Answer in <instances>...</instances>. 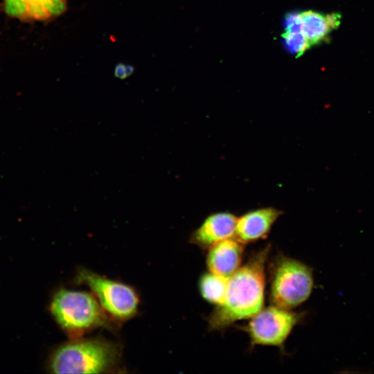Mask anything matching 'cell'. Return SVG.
I'll return each mask as SVG.
<instances>
[{
    "label": "cell",
    "mask_w": 374,
    "mask_h": 374,
    "mask_svg": "<svg viewBox=\"0 0 374 374\" xmlns=\"http://www.w3.org/2000/svg\"><path fill=\"white\" fill-rule=\"evenodd\" d=\"M267 246L251 257L229 279L225 299L208 318L211 329H223L233 323L251 318L264 301L265 267L269 253Z\"/></svg>",
    "instance_id": "obj_1"
},
{
    "label": "cell",
    "mask_w": 374,
    "mask_h": 374,
    "mask_svg": "<svg viewBox=\"0 0 374 374\" xmlns=\"http://www.w3.org/2000/svg\"><path fill=\"white\" fill-rule=\"evenodd\" d=\"M119 345L103 338H77L62 344L50 355L47 368L53 373H102L119 363Z\"/></svg>",
    "instance_id": "obj_2"
},
{
    "label": "cell",
    "mask_w": 374,
    "mask_h": 374,
    "mask_svg": "<svg viewBox=\"0 0 374 374\" xmlns=\"http://www.w3.org/2000/svg\"><path fill=\"white\" fill-rule=\"evenodd\" d=\"M48 310L71 339L99 328L114 330L113 321L92 293L60 288L53 294Z\"/></svg>",
    "instance_id": "obj_3"
},
{
    "label": "cell",
    "mask_w": 374,
    "mask_h": 374,
    "mask_svg": "<svg viewBox=\"0 0 374 374\" xmlns=\"http://www.w3.org/2000/svg\"><path fill=\"white\" fill-rule=\"evenodd\" d=\"M270 299L274 305L291 310L310 296L313 285L311 268L285 256H278L273 264Z\"/></svg>",
    "instance_id": "obj_4"
},
{
    "label": "cell",
    "mask_w": 374,
    "mask_h": 374,
    "mask_svg": "<svg viewBox=\"0 0 374 374\" xmlns=\"http://www.w3.org/2000/svg\"><path fill=\"white\" fill-rule=\"evenodd\" d=\"M75 281L87 285L91 290L112 321L123 322L136 314L139 298L132 286L84 268L78 270Z\"/></svg>",
    "instance_id": "obj_5"
},
{
    "label": "cell",
    "mask_w": 374,
    "mask_h": 374,
    "mask_svg": "<svg viewBox=\"0 0 374 374\" xmlns=\"http://www.w3.org/2000/svg\"><path fill=\"white\" fill-rule=\"evenodd\" d=\"M302 314L272 305L262 309L251 317L244 330L249 334L251 345L274 346L282 348Z\"/></svg>",
    "instance_id": "obj_6"
},
{
    "label": "cell",
    "mask_w": 374,
    "mask_h": 374,
    "mask_svg": "<svg viewBox=\"0 0 374 374\" xmlns=\"http://www.w3.org/2000/svg\"><path fill=\"white\" fill-rule=\"evenodd\" d=\"M4 12L24 21H48L64 14L67 0H3Z\"/></svg>",
    "instance_id": "obj_7"
},
{
    "label": "cell",
    "mask_w": 374,
    "mask_h": 374,
    "mask_svg": "<svg viewBox=\"0 0 374 374\" xmlns=\"http://www.w3.org/2000/svg\"><path fill=\"white\" fill-rule=\"evenodd\" d=\"M282 214L280 210L274 207L247 212L237 218L234 238L244 244L263 239Z\"/></svg>",
    "instance_id": "obj_8"
},
{
    "label": "cell",
    "mask_w": 374,
    "mask_h": 374,
    "mask_svg": "<svg viewBox=\"0 0 374 374\" xmlns=\"http://www.w3.org/2000/svg\"><path fill=\"white\" fill-rule=\"evenodd\" d=\"M237 217L229 212L209 215L191 234V243L209 249L215 243L234 237Z\"/></svg>",
    "instance_id": "obj_9"
},
{
    "label": "cell",
    "mask_w": 374,
    "mask_h": 374,
    "mask_svg": "<svg viewBox=\"0 0 374 374\" xmlns=\"http://www.w3.org/2000/svg\"><path fill=\"white\" fill-rule=\"evenodd\" d=\"M243 250L244 244L234 237L215 243L207 254L209 271L229 280L240 267Z\"/></svg>",
    "instance_id": "obj_10"
},
{
    "label": "cell",
    "mask_w": 374,
    "mask_h": 374,
    "mask_svg": "<svg viewBox=\"0 0 374 374\" xmlns=\"http://www.w3.org/2000/svg\"><path fill=\"white\" fill-rule=\"evenodd\" d=\"M302 33L310 46L326 42L330 33L337 29L341 23L339 13L321 14L313 10L301 12Z\"/></svg>",
    "instance_id": "obj_11"
},
{
    "label": "cell",
    "mask_w": 374,
    "mask_h": 374,
    "mask_svg": "<svg viewBox=\"0 0 374 374\" xmlns=\"http://www.w3.org/2000/svg\"><path fill=\"white\" fill-rule=\"evenodd\" d=\"M228 279L211 272L204 274L199 280V290L207 301L221 305L226 296Z\"/></svg>",
    "instance_id": "obj_12"
},
{
    "label": "cell",
    "mask_w": 374,
    "mask_h": 374,
    "mask_svg": "<svg viewBox=\"0 0 374 374\" xmlns=\"http://www.w3.org/2000/svg\"><path fill=\"white\" fill-rule=\"evenodd\" d=\"M285 48L296 57L303 54L311 46L302 32H287L283 35Z\"/></svg>",
    "instance_id": "obj_13"
},
{
    "label": "cell",
    "mask_w": 374,
    "mask_h": 374,
    "mask_svg": "<svg viewBox=\"0 0 374 374\" xmlns=\"http://www.w3.org/2000/svg\"><path fill=\"white\" fill-rule=\"evenodd\" d=\"M285 30L287 32H302V19L301 13L292 12L285 15L284 19Z\"/></svg>",
    "instance_id": "obj_14"
},
{
    "label": "cell",
    "mask_w": 374,
    "mask_h": 374,
    "mask_svg": "<svg viewBox=\"0 0 374 374\" xmlns=\"http://www.w3.org/2000/svg\"><path fill=\"white\" fill-rule=\"evenodd\" d=\"M134 71V67L131 64L118 63L114 69V75L119 79H125L130 76Z\"/></svg>",
    "instance_id": "obj_15"
}]
</instances>
